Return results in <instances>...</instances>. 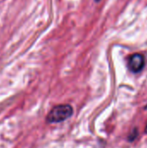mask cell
<instances>
[{"instance_id":"6da1fadb","label":"cell","mask_w":147,"mask_h":148,"mask_svg":"<svg viewBox=\"0 0 147 148\" xmlns=\"http://www.w3.org/2000/svg\"><path fill=\"white\" fill-rule=\"evenodd\" d=\"M73 114V108L70 105H58L53 108L47 116V121L49 123H60L69 117Z\"/></svg>"},{"instance_id":"7a4b0ae2","label":"cell","mask_w":147,"mask_h":148,"mask_svg":"<svg viewBox=\"0 0 147 148\" xmlns=\"http://www.w3.org/2000/svg\"><path fill=\"white\" fill-rule=\"evenodd\" d=\"M145 57L141 54L133 55L128 61V68L133 73H139L145 67Z\"/></svg>"},{"instance_id":"3957f363","label":"cell","mask_w":147,"mask_h":148,"mask_svg":"<svg viewBox=\"0 0 147 148\" xmlns=\"http://www.w3.org/2000/svg\"><path fill=\"white\" fill-rule=\"evenodd\" d=\"M101 0H95V2H100Z\"/></svg>"},{"instance_id":"277c9868","label":"cell","mask_w":147,"mask_h":148,"mask_svg":"<svg viewBox=\"0 0 147 148\" xmlns=\"http://www.w3.org/2000/svg\"><path fill=\"white\" fill-rule=\"evenodd\" d=\"M146 132L147 133V125H146Z\"/></svg>"}]
</instances>
